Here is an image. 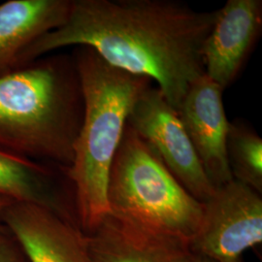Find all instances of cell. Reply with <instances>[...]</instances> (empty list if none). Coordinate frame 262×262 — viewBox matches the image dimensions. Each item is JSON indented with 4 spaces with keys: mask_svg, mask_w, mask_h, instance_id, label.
<instances>
[{
    "mask_svg": "<svg viewBox=\"0 0 262 262\" xmlns=\"http://www.w3.org/2000/svg\"><path fill=\"white\" fill-rule=\"evenodd\" d=\"M216 13L172 0H71L66 23L30 44L18 70L61 48H91L108 64L155 81L178 111L205 74L201 50Z\"/></svg>",
    "mask_w": 262,
    "mask_h": 262,
    "instance_id": "1",
    "label": "cell"
},
{
    "mask_svg": "<svg viewBox=\"0 0 262 262\" xmlns=\"http://www.w3.org/2000/svg\"><path fill=\"white\" fill-rule=\"evenodd\" d=\"M73 58L84 113L72 163L64 170L74 187L79 224L88 234L110 214L108 184L113 159L133 105L151 82L108 64L91 48H79Z\"/></svg>",
    "mask_w": 262,
    "mask_h": 262,
    "instance_id": "2",
    "label": "cell"
},
{
    "mask_svg": "<svg viewBox=\"0 0 262 262\" xmlns=\"http://www.w3.org/2000/svg\"><path fill=\"white\" fill-rule=\"evenodd\" d=\"M83 113L74 58H39L0 78V151L67 168Z\"/></svg>",
    "mask_w": 262,
    "mask_h": 262,
    "instance_id": "3",
    "label": "cell"
},
{
    "mask_svg": "<svg viewBox=\"0 0 262 262\" xmlns=\"http://www.w3.org/2000/svg\"><path fill=\"white\" fill-rule=\"evenodd\" d=\"M108 204L110 214L122 222L188 245L204 211V203L187 191L128 124L113 159Z\"/></svg>",
    "mask_w": 262,
    "mask_h": 262,
    "instance_id": "4",
    "label": "cell"
},
{
    "mask_svg": "<svg viewBox=\"0 0 262 262\" xmlns=\"http://www.w3.org/2000/svg\"><path fill=\"white\" fill-rule=\"evenodd\" d=\"M262 243L261 194L232 180L204 203L202 221L189 244L192 254L219 261L241 259Z\"/></svg>",
    "mask_w": 262,
    "mask_h": 262,
    "instance_id": "5",
    "label": "cell"
},
{
    "mask_svg": "<svg viewBox=\"0 0 262 262\" xmlns=\"http://www.w3.org/2000/svg\"><path fill=\"white\" fill-rule=\"evenodd\" d=\"M127 124L159 156L165 167L198 201L205 203L215 187L197 157L178 112L150 84L131 109Z\"/></svg>",
    "mask_w": 262,
    "mask_h": 262,
    "instance_id": "6",
    "label": "cell"
},
{
    "mask_svg": "<svg viewBox=\"0 0 262 262\" xmlns=\"http://www.w3.org/2000/svg\"><path fill=\"white\" fill-rule=\"evenodd\" d=\"M0 221L7 225L29 262H91L84 232L71 220L47 207L11 201Z\"/></svg>",
    "mask_w": 262,
    "mask_h": 262,
    "instance_id": "7",
    "label": "cell"
},
{
    "mask_svg": "<svg viewBox=\"0 0 262 262\" xmlns=\"http://www.w3.org/2000/svg\"><path fill=\"white\" fill-rule=\"evenodd\" d=\"M224 90L206 74L192 83L178 115L207 177L216 187L233 180L226 154L229 122L223 103Z\"/></svg>",
    "mask_w": 262,
    "mask_h": 262,
    "instance_id": "8",
    "label": "cell"
},
{
    "mask_svg": "<svg viewBox=\"0 0 262 262\" xmlns=\"http://www.w3.org/2000/svg\"><path fill=\"white\" fill-rule=\"evenodd\" d=\"M262 25V1L228 0L201 50L206 74L223 90L235 80L256 42Z\"/></svg>",
    "mask_w": 262,
    "mask_h": 262,
    "instance_id": "9",
    "label": "cell"
},
{
    "mask_svg": "<svg viewBox=\"0 0 262 262\" xmlns=\"http://www.w3.org/2000/svg\"><path fill=\"white\" fill-rule=\"evenodd\" d=\"M91 262H190L189 245L154 234L109 214L85 234Z\"/></svg>",
    "mask_w": 262,
    "mask_h": 262,
    "instance_id": "10",
    "label": "cell"
},
{
    "mask_svg": "<svg viewBox=\"0 0 262 262\" xmlns=\"http://www.w3.org/2000/svg\"><path fill=\"white\" fill-rule=\"evenodd\" d=\"M71 0H8L0 4V78L18 70L19 56L38 38L61 27Z\"/></svg>",
    "mask_w": 262,
    "mask_h": 262,
    "instance_id": "11",
    "label": "cell"
},
{
    "mask_svg": "<svg viewBox=\"0 0 262 262\" xmlns=\"http://www.w3.org/2000/svg\"><path fill=\"white\" fill-rule=\"evenodd\" d=\"M0 195L43 205L70 220L53 175L47 166L35 160L0 151Z\"/></svg>",
    "mask_w": 262,
    "mask_h": 262,
    "instance_id": "12",
    "label": "cell"
},
{
    "mask_svg": "<svg viewBox=\"0 0 262 262\" xmlns=\"http://www.w3.org/2000/svg\"><path fill=\"white\" fill-rule=\"evenodd\" d=\"M226 154L233 180L262 192V140L241 122H229Z\"/></svg>",
    "mask_w": 262,
    "mask_h": 262,
    "instance_id": "13",
    "label": "cell"
},
{
    "mask_svg": "<svg viewBox=\"0 0 262 262\" xmlns=\"http://www.w3.org/2000/svg\"><path fill=\"white\" fill-rule=\"evenodd\" d=\"M0 262H26L19 247L2 232H0Z\"/></svg>",
    "mask_w": 262,
    "mask_h": 262,
    "instance_id": "14",
    "label": "cell"
},
{
    "mask_svg": "<svg viewBox=\"0 0 262 262\" xmlns=\"http://www.w3.org/2000/svg\"><path fill=\"white\" fill-rule=\"evenodd\" d=\"M190 262H225V261H219V260H215V259H211V258H208V257H204V256H200V255H195L193 254L192 255V258H191V261ZM229 262H243L242 259H239V260H235V261H229Z\"/></svg>",
    "mask_w": 262,
    "mask_h": 262,
    "instance_id": "15",
    "label": "cell"
},
{
    "mask_svg": "<svg viewBox=\"0 0 262 262\" xmlns=\"http://www.w3.org/2000/svg\"><path fill=\"white\" fill-rule=\"evenodd\" d=\"M11 201L12 200H10L9 198L0 195V216H1L3 210L5 209V207L7 206Z\"/></svg>",
    "mask_w": 262,
    "mask_h": 262,
    "instance_id": "16",
    "label": "cell"
}]
</instances>
